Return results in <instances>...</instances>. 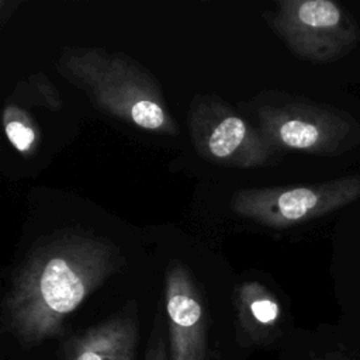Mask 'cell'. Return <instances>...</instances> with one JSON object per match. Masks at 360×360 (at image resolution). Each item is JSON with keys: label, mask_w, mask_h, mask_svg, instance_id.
Instances as JSON below:
<instances>
[{"label": "cell", "mask_w": 360, "mask_h": 360, "mask_svg": "<svg viewBox=\"0 0 360 360\" xmlns=\"http://www.w3.org/2000/svg\"><path fill=\"white\" fill-rule=\"evenodd\" d=\"M122 263L108 239L76 228L53 233L14 274L3 301L6 329L25 346L60 335L66 318Z\"/></svg>", "instance_id": "obj_1"}, {"label": "cell", "mask_w": 360, "mask_h": 360, "mask_svg": "<svg viewBox=\"0 0 360 360\" xmlns=\"http://www.w3.org/2000/svg\"><path fill=\"white\" fill-rule=\"evenodd\" d=\"M136 343V316L121 312L66 342L65 360H134Z\"/></svg>", "instance_id": "obj_8"}, {"label": "cell", "mask_w": 360, "mask_h": 360, "mask_svg": "<svg viewBox=\"0 0 360 360\" xmlns=\"http://www.w3.org/2000/svg\"><path fill=\"white\" fill-rule=\"evenodd\" d=\"M249 110L255 127L277 150L338 156L360 145V122L328 104L263 91L249 101Z\"/></svg>", "instance_id": "obj_3"}, {"label": "cell", "mask_w": 360, "mask_h": 360, "mask_svg": "<svg viewBox=\"0 0 360 360\" xmlns=\"http://www.w3.org/2000/svg\"><path fill=\"white\" fill-rule=\"evenodd\" d=\"M169 360H205L207 325L200 291L188 269L173 263L166 271Z\"/></svg>", "instance_id": "obj_7"}, {"label": "cell", "mask_w": 360, "mask_h": 360, "mask_svg": "<svg viewBox=\"0 0 360 360\" xmlns=\"http://www.w3.org/2000/svg\"><path fill=\"white\" fill-rule=\"evenodd\" d=\"M187 125L194 149L208 162L252 169L278 160V150L260 131L215 94L193 98Z\"/></svg>", "instance_id": "obj_5"}, {"label": "cell", "mask_w": 360, "mask_h": 360, "mask_svg": "<svg viewBox=\"0 0 360 360\" xmlns=\"http://www.w3.org/2000/svg\"><path fill=\"white\" fill-rule=\"evenodd\" d=\"M266 18L285 46L308 62L339 60L360 41L356 18L332 0H278Z\"/></svg>", "instance_id": "obj_4"}, {"label": "cell", "mask_w": 360, "mask_h": 360, "mask_svg": "<svg viewBox=\"0 0 360 360\" xmlns=\"http://www.w3.org/2000/svg\"><path fill=\"white\" fill-rule=\"evenodd\" d=\"M56 70L108 115L145 131L179 132L156 79L132 56L100 46H65Z\"/></svg>", "instance_id": "obj_2"}, {"label": "cell", "mask_w": 360, "mask_h": 360, "mask_svg": "<svg viewBox=\"0 0 360 360\" xmlns=\"http://www.w3.org/2000/svg\"><path fill=\"white\" fill-rule=\"evenodd\" d=\"M236 307L240 323L255 339L260 335H269L281 318L277 298L264 285L255 281L239 287Z\"/></svg>", "instance_id": "obj_9"}, {"label": "cell", "mask_w": 360, "mask_h": 360, "mask_svg": "<svg viewBox=\"0 0 360 360\" xmlns=\"http://www.w3.org/2000/svg\"><path fill=\"white\" fill-rule=\"evenodd\" d=\"M3 124L7 139L24 156H31L38 145V131L34 120L15 104L7 103L3 110Z\"/></svg>", "instance_id": "obj_10"}, {"label": "cell", "mask_w": 360, "mask_h": 360, "mask_svg": "<svg viewBox=\"0 0 360 360\" xmlns=\"http://www.w3.org/2000/svg\"><path fill=\"white\" fill-rule=\"evenodd\" d=\"M318 360H350L346 354L343 353H330V354H326Z\"/></svg>", "instance_id": "obj_13"}, {"label": "cell", "mask_w": 360, "mask_h": 360, "mask_svg": "<svg viewBox=\"0 0 360 360\" xmlns=\"http://www.w3.org/2000/svg\"><path fill=\"white\" fill-rule=\"evenodd\" d=\"M145 360H169L166 343H165V339L162 335L160 316H158L155 321L152 336L149 340V347L145 353Z\"/></svg>", "instance_id": "obj_12"}, {"label": "cell", "mask_w": 360, "mask_h": 360, "mask_svg": "<svg viewBox=\"0 0 360 360\" xmlns=\"http://www.w3.org/2000/svg\"><path fill=\"white\" fill-rule=\"evenodd\" d=\"M360 198V174L291 186L240 188L231 198V210L267 228H290L329 215Z\"/></svg>", "instance_id": "obj_6"}, {"label": "cell", "mask_w": 360, "mask_h": 360, "mask_svg": "<svg viewBox=\"0 0 360 360\" xmlns=\"http://www.w3.org/2000/svg\"><path fill=\"white\" fill-rule=\"evenodd\" d=\"M32 84V89L38 91V94L41 96L42 104L46 105L48 108L58 111L62 107V100L59 97V93L56 91L55 86L48 80L46 76H44L42 73H37L34 76L30 77L28 80Z\"/></svg>", "instance_id": "obj_11"}]
</instances>
